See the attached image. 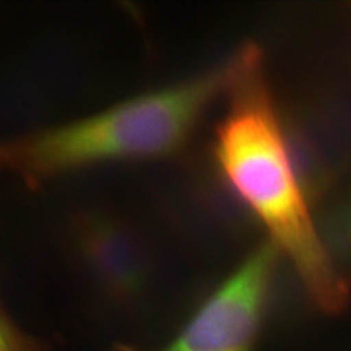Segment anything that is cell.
Instances as JSON below:
<instances>
[{
    "mask_svg": "<svg viewBox=\"0 0 351 351\" xmlns=\"http://www.w3.org/2000/svg\"><path fill=\"white\" fill-rule=\"evenodd\" d=\"M276 255L271 243L256 249L162 348L117 345L113 351H254Z\"/></svg>",
    "mask_w": 351,
    "mask_h": 351,
    "instance_id": "obj_3",
    "label": "cell"
},
{
    "mask_svg": "<svg viewBox=\"0 0 351 351\" xmlns=\"http://www.w3.org/2000/svg\"><path fill=\"white\" fill-rule=\"evenodd\" d=\"M229 110L216 131L214 157L226 184L288 257L315 305L338 314L349 287L315 226L288 140L266 81L258 47L229 64Z\"/></svg>",
    "mask_w": 351,
    "mask_h": 351,
    "instance_id": "obj_1",
    "label": "cell"
},
{
    "mask_svg": "<svg viewBox=\"0 0 351 351\" xmlns=\"http://www.w3.org/2000/svg\"><path fill=\"white\" fill-rule=\"evenodd\" d=\"M0 351H46V346L25 335L0 304Z\"/></svg>",
    "mask_w": 351,
    "mask_h": 351,
    "instance_id": "obj_5",
    "label": "cell"
},
{
    "mask_svg": "<svg viewBox=\"0 0 351 351\" xmlns=\"http://www.w3.org/2000/svg\"><path fill=\"white\" fill-rule=\"evenodd\" d=\"M71 242L90 285L107 305L132 312L153 283L154 259L145 239L125 221L103 213L73 219Z\"/></svg>",
    "mask_w": 351,
    "mask_h": 351,
    "instance_id": "obj_4",
    "label": "cell"
},
{
    "mask_svg": "<svg viewBox=\"0 0 351 351\" xmlns=\"http://www.w3.org/2000/svg\"><path fill=\"white\" fill-rule=\"evenodd\" d=\"M229 65L3 143V167L34 186L86 166L165 158L189 141L209 104L226 89Z\"/></svg>",
    "mask_w": 351,
    "mask_h": 351,
    "instance_id": "obj_2",
    "label": "cell"
},
{
    "mask_svg": "<svg viewBox=\"0 0 351 351\" xmlns=\"http://www.w3.org/2000/svg\"><path fill=\"white\" fill-rule=\"evenodd\" d=\"M3 148H1V143H0V169H3Z\"/></svg>",
    "mask_w": 351,
    "mask_h": 351,
    "instance_id": "obj_6",
    "label": "cell"
}]
</instances>
